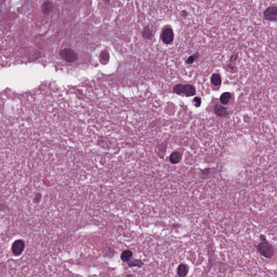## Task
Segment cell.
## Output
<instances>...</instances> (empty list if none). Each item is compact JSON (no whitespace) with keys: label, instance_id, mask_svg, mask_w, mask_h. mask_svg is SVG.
Masks as SVG:
<instances>
[{"label":"cell","instance_id":"cell-1","mask_svg":"<svg viewBox=\"0 0 277 277\" xmlns=\"http://www.w3.org/2000/svg\"><path fill=\"white\" fill-rule=\"evenodd\" d=\"M257 249L260 254L266 258L270 259L274 255V249L268 242L263 241L258 245Z\"/></svg>","mask_w":277,"mask_h":277},{"label":"cell","instance_id":"cell-2","mask_svg":"<svg viewBox=\"0 0 277 277\" xmlns=\"http://www.w3.org/2000/svg\"><path fill=\"white\" fill-rule=\"evenodd\" d=\"M60 56L68 62H73L77 60V55L71 49H63L60 53Z\"/></svg>","mask_w":277,"mask_h":277},{"label":"cell","instance_id":"cell-3","mask_svg":"<svg viewBox=\"0 0 277 277\" xmlns=\"http://www.w3.org/2000/svg\"><path fill=\"white\" fill-rule=\"evenodd\" d=\"M265 20L268 21H276L277 20V8L276 6H271L266 9L263 13Z\"/></svg>","mask_w":277,"mask_h":277},{"label":"cell","instance_id":"cell-4","mask_svg":"<svg viewBox=\"0 0 277 277\" xmlns=\"http://www.w3.org/2000/svg\"><path fill=\"white\" fill-rule=\"evenodd\" d=\"M161 39L163 42L166 45L171 43L174 39V33L172 29L170 27H167L163 29L161 34Z\"/></svg>","mask_w":277,"mask_h":277},{"label":"cell","instance_id":"cell-5","mask_svg":"<svg viewBox=\"0 0 277 277\" xmlns=\"http://www.w3.org/2000/svg\"><path fill=\"white\" fill-rule=\"evenodd\" d=\"M25 249V243L23 240L19 239L15 241L12 245V250L14 254L19 255Z\"/></svg>","mask_w":277,"mask_h":277},{"label":"cell","instance_id":"cell-6","mask_svg":"<svg viewBox=\"0 0 277 277\" xmlns=\"http://www.w3.org/2000/svg\"><path fill=\"white\" fill-rule=\"evenodd\" d=\"M189 272V266L185 264H180L177 267V274L178 276L179 277H186L188 274Z\"/></svg>","mask_w":277,"mask_h":277},{"label":"cell","instance_id":"cell-7","mask_svg":"<svg viewBox=\"0 0 277 277\" xmlns=\"http://www.w3.org/2000/svg\"><path fill=\"white\" fill-rule=\"evenodd\" d=\"M195 89L194 86L187 84L184 86V91L183 93L186 97H190L194 96L195 94Z\"/></svg>","mask_w":277,"mask_h":277},{"label":"cell","instance_id":"cell-8","mask_svg":"<svg viewBox=\"0 0 277 277\" xmlns=\"http://www.w3.org/2000/svg\"><path fill=\"white\" fill-rule=\"evenodd\" d=\"M214 112L215 114L220 117H225L226 115L227 114V109L219 105L215 106L214 108Z\"/></svg>","mask_w":277,"mask_h":277},{"label":"cell","instance_id":"cell-9","mask_svg":"<svg viewBox=\"0 0 277 277\" xmlns=\"http://www.w3.org/2000/svg\"><path fill=\"white\" fill-rule=\"evenodd\" d=\"M181 158L182 155L180 152L174 151L170 155L169 160L172 164H177L180 162L181 160Z\"/></svg>","mask_w":277,"mask_h":277},{"label":"cell","instance_id":"cell-10","mask_svg":"<svg viewBox=\"0 0 277 277\" xmlns=\"http://www.w3.org/2000/svg\"><path fill=\"white\" fill-rule=\"evenodd\" d=\"M127 264L129 267H137L139 268L142 267L144 265V264L142 260L140 259H129L127 261Z\"/></svg>","mask_w":277,"mask_h":277},{"label":"cell","instance_id":"cell-11","mask_svg":"<svg viewBox=\"0 0 277 277\" xmlns=\"http://www.w3.org/2000/svg\"><path fill=\"white\" fill-rule=\"evenodd\" d=\"M133 252L131 250H126L123 251L120 255V259L123 262H127L133 257Z\"/></svg>","mask_w":277,"mask_h":277},{"label":"cell","instance_id":"cell-12","mask_svg":"<svg viewBox=\"0 0 277 277\" xmlns=\"http://www.w3.org/2000/svg\"><path fill=\"white\" fill-rule=\"evenodd\" d=\"M53 9V4L50 1H46L44 2L42 7V12L45 14H48L52 12Z\"/></svg>","mask_w":277,"mask_h":277},{"label":"cell","instance_id":"cell-13","mask_svg":"<svg viewBox=\"0 0 277 277\" xmlns=\"http://www.w3.org/2000/svg\"><path fill=\"white\" fill-rule=\"evenodd\" d=\"M231 94L229 92L224 93L220 97V102L223 105H227L229 103V101L231 99Z\"/></svg>","mask_w":277,"mask_h":277},{"label":"cell","instance_id":"cell-14","mask_svg":"<svg viewBox=\"0 0 277 277\" xmlns=\"http://www.w3.org/2000/svg\"><path fill=\"white\" fill-rule=\"evenodd\" d=\"M211 82L214 86H219L221 83V79L220 77V75L218 74H214L212 75L211 77Z\"/></svg>","mask_w":277,"mask_h":277},{"label":"cell","instance_id":"cell-15","mask_svg":"<svg viewBox=\"0 0 277 277\" xmlns=\"http://www.w3.org/2000/svg\"><path fill=\"white\" fill-rule=\"evenodd\" d=\"M173 91L177 95L182 94L184 91V86L181 84H179L173 89Z\"/></svg>","mask_w":277,"mask_h":277},{"label":"cell","instance_id":"cell-16","mask_svg":"<svg viewBox=\"0 0 277 277\" xmlns=\"http://www.w3.org/2000/svg\"><path fill=\"white\" fill-rule=\"evenodd\" d=\"M199 56V54L197 52L195 54L190 56L189 57H188L187 60H186V63L188 64H192L193 63L195 60L197 59Z\"/></svg>","mask_w":277,"mask_h":277},{"label":"cell","instance_id":"cell-17","mask_svg":"<svg viewBox=\"0 0 277 277\" xmlns=\"http://www.w3.org/2000/svg\"><path fill=\"white\" fill-rule=\"evenodd\" d=\"M143 36L146 39H151L152 37V32L149 27H147L144 29L143 32Z\"/></svg>","mask_w":277,"mask_h":277},{"label":"cell","instance_id":"cell-18","mask_svg":"<svg viewBox=\"0 0 277 277\" xmlns=\"http://www.w3.org/2000/svg\"><path fill=\"white\" fill-rule=\"evenodd\" d=\"M193 103L196 107H200L201 104V99L199 97H195L193 100Z\"/></svg>","mask_w":277,"mask_h":277},{"label":"cell","instance_id":"cell-19","mask_svg":"<svg viewBox=\"0 0 277 277\" xmlns=\"http://www.w3.org/2000/svg\"><path fill=\"white\" fill-rule=\"evenodd\" d=\"M181 13H182V15H183V16H186V15H187V13L186 11H185V10H184V11H183V12H182Z\"/></svg>","mask_w":277,"mask_h":277},{"label":"cell","instance_id":"cell-20","mask_svg":"<svg viewBox=\"0 0 277 277\" xmlns=\"http://www.w3.org/2000/svg\"><path fill=\"white\" fill-rule=\"evenodd\" d=\"M260 238H261V241H264V240H265V236H264V235H261Z\"/></svg>","mask_w":277,"mask_h":277},{"label":"cell","instance_id":"cell-21","mask_svg":"<svg viewBox=\"0 0 277 277\" xmlns=\"http://www.w3.org/2000/svg\"><path fill=\"white\" fill-rule=\"evenodd\" d=\"M127 1H129V0H127Z\"/></svg>","mask_w":277,"mask_h":277}]
</instances>
